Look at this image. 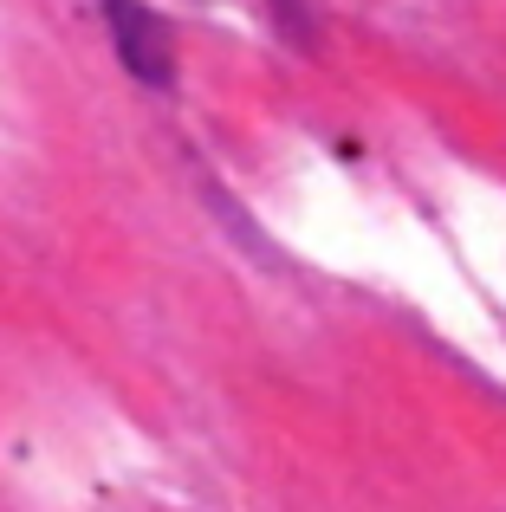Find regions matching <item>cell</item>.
<instances>
[{
  "label": "cell",
  "mask_w": 506,
  "mask_h": 512,
  "mask_svg": "<svg viewBox=\"0 0 506 512\" xmlns=\"http://www.w3.org/2000/svg\"><path fill=\"white\" fill-rule=\"evenodd\" d=\"M104 20H111V39L124 52V65L150 85H169L176 72V46H169V26L156 20L143 0H104Z\"/></svg>",
  "instance_id": "1"
}]
</instances>
